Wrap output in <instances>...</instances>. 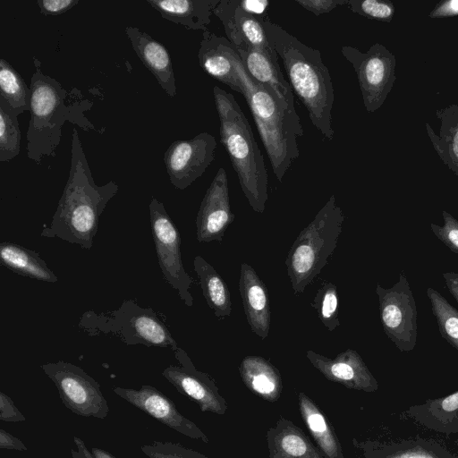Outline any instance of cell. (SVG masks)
<instances>
[{
	"instance_id": "obj_18",
	"label": "cell",
	"mask_w": 458,
	"mask_h": 458,
	"mask_svg": "<svg viewBox=\"0 0 458 458\" xmlns=\"http://www.w3.org/2000/svg\"><path fill=\"white\" fill-rule=\"evenodd\" d=\"M235 47L225 37L207 30L202 33L198 59L200 67L211 77L243 95L242 82L234 65Z\"/></svg>"
},
{
	"instance_id": "obj_33",
	"label": "cell",
	"mask_w": 458,
	"mask_h": 458,
	"mask_svg": "<svg viewBox=\"0 0 458 458\" xmlns=\"http://www.w3.org/2000/svg\"><path fill=\"white\" fill-rule=\"evenodd\" d=\"M347 7L360 16L390 22L394 14V5L384 0H348Z\"/></svg>"
},
{
	"instance_id": "obj_30",
	"label": "cell",
	"mask_w": 458,
	"mask_h": 458,
	"mask_svg": "<svg viewBox=\"0 0 458 458\" xmlns=\"http://www.w3.org/2000/svg\"><path fill=\"white\" fill-rule=\"evenodd\" d=\"M427 295L441 336L458 349V310L432 287L427 289Z\"/></svg>"
},
{
	"instance_id": "obj_42",
	"label": "cell",
	"mask_w": 458,
	"mask_h": 458,
	"mask_svg": "<svg viewBox=\"0 0 458 458\" xmlns=\"http://www.w3.org/2000/svg\"><path fill=\"white\" fill-rule=\"evenodd\" d=\"M0 449L27 451L24 443L3 428H0Z\"/></svg>"
},
{
	"instance_id": "obj_3",
	"label": "cell",
	"mask_w": 458,
	"mask_h": 458,
	"mask_svg": "<svg viewBox=\"0 0 458 458\" xmlns=\"http://www.w3.org/2000/svg\"><path fill=\"white\" fill-rule=\"evenodd\" d=\"M213 96L221 143L250 206L263 213L268 199V174L250 124L233 94L216 86Z\"/></svg>"
},
{
	"instance_id": "obj_7",
	"label": "cell",
	"mask_w": 458,
	"mask_h": 458,
	"mask_svg": "<svg viewBox=\"0 0 458 458\" xmlns=\"http://www.w3.org/2000/svg\"><path fill=\"white\" fill-rule=\"evenodd\" d=\"M79 327L89 335H112L128 345L179 347L164 322L151 308H143L135 300H126L114 311H85Z\"/></svg>"
},
{
	"instance_id": "obj_19",
	"label": "cell",
	"mask_w": 458,
	"mask_h": 458,
	"mask_svg": "<svg viewBox=\"0 0 458 458\" xmlns=\"http://www.w3.org/2000/svg\"><path fill=\"white\" fill-rule=\"evenodd\" d=\"M306 357L327 379L332 382L352 389H368L372 386L373 377L360 354L352 349L340 352L335 359L311 350L307 351Z\"/></svg>"
},
{
	"instance_id": "obj_12",
	"label": "cell",
	"mask_w": 458,
	"mask_h": 458,
	"mask_svg": "<svg viewBox=\"0 0 458 458\" xmlns=\"http://www.w3.org/2000/svg\"><path fill=\"white\" fill-rule=\"evenodd\" d=\"M216 148V138L208 132L172 142L164 154L172 185L178 190L191 186L211 165Z\"/></svg>"
},
{
	"instance_id": "obj_21",
	"label": "cell",
	"mask_w": 458,
	"mask_h": 458,
	"mask_svg": "<svg viewBox=\"0 0 458 458\" xmlns=\"http://www.w3.org/2000/svg\"><path fill=\"white\" fill-rule=\"evenodd\" d=\"M239 290L247 322L252 333L261 339L268 336L270 328V306L266 285L254 268L242 263L240 270Z\"/></svg>"
},
{
	"instance_id": "obj_22",
	"label": "cell",
	"mask_w": 458,
	"mask_h": 458,
	"mask_svg": "<svg viewBox=\"0 0 458 458\" xmlns=\"http://www.w3.org/2000/svg\"><path fill=\"white\" fill-rule=\"evenodd\" d=\"M267 442L269 458H327L301 428L284 417L268 428Z\"/></svg>"
},
{
	"instance_id": "obj_40",
	"label": "cell",
	"mask_w": 458,
	"mask_h": 458,
	"mask_svg": "<svg viewBox=\"0 0 458 458\" xmlns=\"http://www.w3.org/2000/svg\"><path fill=\"white\" fill-rule=\"evenodd\" d=\"M429 18H448L458 16V0L441 1L432 9Z\"/></svg>"
},
{
	"instance_id": "obj_36",
	"label": "cell",
	"mask_w": 458,
	"mask_h": 458,
	"mask_svg": "<svg viewBox=\"0 0 458 458\" xmlns=\"http://www.w3.org/2000/svg\"><path fill=\"white\" fill-rule=\"evenodd\" d=\"M348 0H296L295 3L303 9L319 16L330 13L332 10L346 5Z\"/></svg>"
},
{
	"instance_id": "obj_17",
	"label": "cell",
	"mask_w": 458,
	"mask_h": 458,
	"mask_svg": "<svg viewBox=\"0 0 458 458\" xmlns=\"http://www.w3.org/2000/svg\"><path fill=\"white\" fill-rule=\"evenodd\" d=\"M235 49L248 74L274 95L284 107L296 114L293 89L284 77L278 59L246 43Z\"/></svg>"
},
{
	"instance_id": "obj_14",
	"label": "cell",
	"mask_w": 458,
	"mask_h": 458,
	"mask_svg": "<svg viewBox=\"0 0 458 458\" xmlns=\"http://www.w3.org/2000/svg\"><path fill=\"white\" fill-rule=\"evenodd\" d=\"M114 392L130 404L176 432L192 439L209 443L208 436L178 411L173 400L155 386L143 385L140 389L115 386Z\"/></svg>"
},
{
	"instance_id": "obj_31",
	"label": "cell",
	"mask_w": 458,
	"mask_h": 458,
	"mask_svg": "<svg viewBox=\"0 0 458 458\" xmlns=\"http://www.w3.org/2000/svg\"><path fill=\"white\" fill-rule=\"evenodd\" d=\"M17 115L5 99L0 97V161L7 162L21 150V133Z\"/></svg>"
},
{
	"instance_id": "obj_43",
	"label": "cell",
	"mask_w": 458,
	"mask_h": 458,
	"mask_svg": "<svg viewBox=\"0 0 458 458\" xmlns=\"http://www.w3.org/2000/svg\"><path fill=\"white\" fill-rule=\"evenodd\" d=\"M442 276L449 293L458 303V274L454 272H445L443 273Z\"/></svg>"
},
{
	"instance_id": "obj_35",
	"label": "cell",
	"mask_w": 458,
	"mask_h": 458,
	"mask_svg": "<svg viewBox=\"0 0 458 458\" xmlns=\"http://www.w3.org/2000/svg\"><path fill=\"white\" fill-rule=\"evenodd\" d=\"M443 225L430 224L433 233L446 247L458 255V220L445 210L442 211Z\"/></svg>"
},
{
	"instance_id": "obj_25",
	"label": "cell",
	"mask_w": 458,
	"mask_h": 458,
	"mask_svg": "<svg viewBox=\"0 0 458 458\" xmlns=\"http://www.w3.org/2000/svg\"><path fill=\"white\" fill-rule=\"evenodd\" d=\"M301 416L317 446L327 458H344L340 441L334 427L320 408L304 393L298 394Z\"/></svg>"
},
{
	"instance_id": "obj_9",
	"label": "cell",
	"mask_w": 458,
	"mask_h": 458,
	"mask_svg": "<svg viewBox=\"0 0 458 458\" xmlns=\"http://www.w3.org/2000/svg\"><path fill=\"white\" fill-rule=\"evenodd\" d=\"M152 237L164 279L175 290L188 307L193 305L190 292L191 277L182 260L180 233L166 212L165 205L155 197L148 205Z\"/></svg>"
},
{
	"instance_id": "obj_45",
	"label": "cell",
	"mask_w": 458,
	"mask_h": 458,
	"mask_svg": "<svg viewBox=\"0 0 458 458\" xmlns=\"http://www.w3.org/2000/svg\"><path fill=\"white\" fill-rule=\"evenodd\" d=\"M401 458H432V457L426 456V455H423V454H413L403 455Z\"/></svg>"
},
{
	"instance_id": "obj_38",
	"label": "cell",
	"mask_w": 458,
	"mask_h": 458,
	"mask_svg": "<svg viewBox=\"0 0 458 458\" xmlns=\"http://www.w3.org/2000/svg\"><path fill=\"white\" fill-rule=\"evenodd\" d=\"M78 0H38L37 4L44 15H59L74 5L78 4Z\"/></svg>"
},
{
	"instance_id": "obj_26",
	"label": "cell",
	"mask_w": 458,
	"mask_h": 458,
	"mask_svg": "<svg viewBox=\"0 0 458 458\" xmlns=\"http://www.w3.org/2000/svg\"><path fill=\"white\" fill-rule=\"evenodd\" d=\"M0 262L13 273L46 283H56L57 276L39 254L11 242L0 243Z\"/></svg>"
},
{
	"instance_id": "obj_39",
	"label": "cell",
	"mask_w": 458,
	"mask_h": 458,
	"mask_svg": "<svg viewBox=\"0 0 458 458\" xmlns=\"http://www.w3.org/2000/svg\"><path fill=\"white\" fill-rule=\"evenodd\" d=\"M77 451L72 450V458H116L109 451L98 447H92L89 451L85 443L78 437H73Z\"/></svg>"
},
{
	"instance_id": "obj_20",
	"label": "cell",
	"mask_w": 458,
	"mask_h": 458,
	"mask_svg": "<svg viewBox=\"0 0 458 458\" xmlns=\"http://www.w3.org/2000/svg\"><path fill=\"white\" fill-rule=\"evenodd\" d=\"M125 33L144 66L154 75L162 89L174 98L176 95L175 77L167 49L137 27L126 26Z\"/></svg>"
},
{
	"instance_id": "obj_1",
	"label": "cell",
	"mask_w": 458,
	"mask_h": 458,
	"mask_svg": "<svg viewBox=\"0 0 458 458\" xmlns=\"http://www.w3.org/2000/svg\"><path fill=\"white\" fill-rule=\"evenodd\" d=\"M118 191V184L110 181L96 184L79 133L72 129V158L68 180L48 226L40 235L59 238L90 250L98 232L99 218L109 200Z\"/></svg>"
},
{
	"instance_id": "obj_37",
	"label": "cell",
	"mask_w": 458,
	"mask_h": 458,
	"mask_svg": "<svg viewBox=\"0 0 458 458\" xmlns=\"http://www.w3.org/2000/svg\"><path fill=\"white\" fill-rule=\"evenodd\" d=\"M0 420L4 422H22L25 416L15 406L10 396L0 392Z\"/></svg>"
},
{
	"instance_id": "obj_5",
	"label": "cell",
	"mask_w": 458,
	"mask_h": 458,
	"mask_svg": "<svg viewBox=\"0 0 458 458\" xmlns=\"http://www.w3.org/2000/svg\"><path fill=\"white\" fill-rule=\"evenodd\" d=\"M35 71L30 79V120L26 134L27 156L36 163L45 157L56 156L62 128L79 114V107L68 104V93L55 79L41 71V63L33 57Z\"/></svg>"
},
{
	"instance_id": "obj_44",
	"label": "cell",
	"mask_w": 458,
	"mask_h": 458,
	"mask_svg": "<svg viewBox=\"0 0 458 458\" xmlns=\"http://www.w3.org/2000/svg\"><path fill=\"white\" fill-rule=\"evenodd\" d=\"M442 408L446 411H454L458 409V392L447 396L442 402Z\"/></svg>"
},
{
	"instance_id": "obj_2",
	"label": "cell",
	"mask_w": 458,
	"mask_h": 458,
	"mask_svg": "<svg viewBox=\"0 0 458 458\" xmlns=\"http://www.w3.org/2000/svg\"><path fill=\"white\" fill-rule=\"evenodd\" d=\"M267 38L282 59L290 85L309 113L310 123L324 138L332 140V109L335 92L320 51L308 47L273 22L268 15L261 20Z\"/></svg>"
},
{
	"instance_id": "obj_24",
	"label": "cell",
	"mask_w": 458,
	"mask_h": 458,
	"mask_svg": "<svg viewBox=\"0 0 458 458\" xmlns=\"http://www.w3.org/2000/svg\"><path fill=\"white\" fill-rule=\"evenodd\" d=\"M244 385L267 402H276L283 390L279 370L270 361L256 355L245 356L239 367Z\"/></svg>"
},
{
	"instance_id": "obj_28",
	"label": "cell",
	"mask_w": 458,
	"mask_h": 458,
	"mask_svg": "<svg viewBox=\"0 0 458 458\" xmlns=\"http://www.w3.org/2000/svg\"><path fill=\"white\" fill-rule=\"evenodd\" d=\"M193 267L199 278L203 296L208 307L217 318L230 316L232 301L226 283L216 270L199 255L194 258Z\"/></svg>"
},
{
	"instance_id": "obj_4",
	"label": "cell",
	"mask_w": 458,
	"mask_h": 458,
	"mask_svg": "<svg viewBox=\"0 0 458 458\" xmlns=\"http://www.w3.org/2000/svg\"><path fill=\"white\" fill-rule=\"evenodd\" d=\"M234 65L242 85V96L256 123L273 173L282 182L300 155L297 136H303L300 117L284 107L274 95L248 74L238 52Z\"/></svg>"
},
{
	"instance_id": "obj_11",
	"label": "cell",
	"mask_w": 458,
	"mask_h": 458,
	"mask_svg": "<svg viewBox=\"0 0 458 458\" xmlns=\"http://www.w3.org/2000/svg\"><path fill=\"white\" fill-rule=\"evenodd\" d=\"M379 314L386 336L404 352L412 350L417 343L418 311L409 281L402 271L391 287L376 286Z\"/></svg>"
},
{
	"instance_id": "obj_34",
	"label": "cell",
	"mask_w": 458,
	"mask_h": 458,
	"mask_svg": "<svg viewBox=\"0 0 458 458\" xmlns=\"http://www.w3.org/2000/svg\"><path fill=\"white\" fill-rule=\"evenodd\" d=\"M140 450L148 458H209L181 444L168 441H153L141 445Z\"/></svg>"
},
{
	"instance_id": "obj_15",
	"label": "cell",
	"mask_w": 458,
	"mask_h": 458,
	"mask_svg": "<svg viewBox=\"0 0 458 458\" xmlns=\"http://www.w3.org/2000/svg\"><path fill=\"white\" fill-rule=\"evenodd\" d=\"M233 220L227 174L225 168L220 167L208 188L197 214V240L199 242L222 241Z\"/></svg>"
},
{
	"instance_id": "obj_13",
	"label": "cell",
	"mask_w": 458,
	"mask_h": 458,
	"mask_svg": "<svg viewBox=\"0 0 458 458\" xmlns=\"http://www.w3.org/2000/svg\"><path fill=\"white\" fill-rule=\"evenodd\" d=\"M174 354L179 365L168 366L163 370L162 376L180 394L193 400L201 411L224 415L228 405L214 380L208 374L195 368L182 348L178 347Z\"/></svg>"
},
{
	"instance_id": "obj_23",
	"label": "cell",
	"mask_w": 458,
	"mask_h": 458,
	"mask_svg": "<svg viewBox=\"0 0 458 458\" xmlns=\"http://www.w3.org/2000/svg\"><path fill=\"white\" fill-rule=\"evenodd\" d=\"M220 0H147L161 16L188 30H208Z\"/></svg>"
},
{
	"instance_id": "obj_8",
	"label": "cell",
	"mask_w": 458,
	"mask_h": 458,
	"mask_svg": "<svg viewBox=\"0 0 458 458\" xmlns=\"http://www.w3.org/2000/svg\"><path fill=\"white\" fill-rule=\"evenodd\" d=\"M341 53L354 68L366 110L377 111L386 101L396 79L394 55L380 43L373 44L365 53L343 46Z\"/></svg>"
},
{
	"instance_id": "obj_29",
	"label": "cell",
	"mask_w": 458,
	"mask_h": 458,
	"mask_svg": "<svg viewBox=\"0 0 458 458\" xmlns=\"http://www.w3.org/2000/svg\"><path fill=\"white\" fill-rule=\"evenodd\" d=\"M0 97L18 116L30 111V88L18 72L4 58L0 60Z\"/></svg>"
},
{
	"instance_id": "obj_41",
	"label": "cell",
	"mask_w": 458,
	"mask_h": 458,
	"mask_svg": "<svg viewBox=\"0 0 458 458\" xmlns=\"http://www.w3.org/2000/svg\"><path fill=\"white\" fill-rule=\"evenodd\" d=\"M241 6L249 13L262 20L267 15L270 2L267 0H240Z\"/></svg>"
},
{
	"instance_id": "obj_16",
	"label": "cell",
	"mask_w": 458,
	"mask_h": 458,
	"mask_svg": "<svg viewBox=\"0 0 458 458\" xmlns=\"http://www.w3.org/2000/svg\"><path fill=\"white\" fill-rule=\"evenodd\" d=\"M213 14L222 22L226 37L234 47L246 43L278 59L261 20L243 10L240 0H220Z\"/></svg>"
},
{
	"instance_id": "obj_6",
	"label": "cell",
	"mask_w": 458,
	"mask_h": 458,
	"mask_svg": "<svg viewBox=\"0 0 458 458\" xmlns=\"http://www.w3.org/2000/svg\"><path fill=\"white\" fill-rule=\"evenodd\" d=\"M344 213L331 195L314 219L301 231L286 260L287 273L295 294L320 273L335 250L344 222Z\"/></svg>"
},
{
	"instance_id": "obj_32",
	"label": "cell",
	"mask_w": 458,
	"mask_h": 458,
	"mask_svg": "<svg viewBox=\"0 0 458 458\" xmlns=\"http://www.w3.org/2000/svg\"><path fill=\"white\" fill-rule=\"evenodd\" d=\"M311 306L316 309L319 319L330 332L340 326L338 293L335 284H324L317 291Z\"/></svg>"
},
{
	"instance_id": "obj_27",
	"label": "cell",
	"mask_w": 458,
	"mask_h": 458,
	"mask_svg": "<svg viewBox=\"0 0 458 458\" xmlns=\"http://www.w3.org/2000/svg\"><path fill=\"white\" fill-rule=\"evenodd\" d=\"M436 115L440 121L439 136L426 123L428 136L441 160L458 177V106L438 109Z\"/></svg>"
},
{
	"instance_id": "obj_10",
	"label": "cell",
	"mask_w": 458,
	"mask_h": 458,
	"mask_svg": "<svg viewBox=\"0 0 458 458\" xmlns=\"http://www.w3.org/2000/svg\"><path fill=\"white\" fill-rule=\"evenodd\" d=\"M55 385L62 403L71 411L81 417L105 419L109 406L100 385L81 367L58 360L40 366Z\"/></svg>"
}]
</instances>
